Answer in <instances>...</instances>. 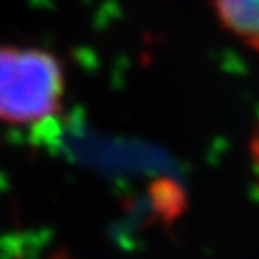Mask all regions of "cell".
Returning <instances> with one entry per match:
<instances>
[{
  "instance_id": "obj_1",
  "label": "cell",
  "mask_w": 259,
  "mask_h": 259,
  "mask_svg": "<svg viewBox=\"0 0 259 259\" xmlns=\"http://www.w3.org/2000/svg\"><path fill=\"white\" fill-rule=\"evenodd\" d=\"M65 75L48 50L0 47V121L14 127L40 125L62 110Z\"/></svg>"
},
{
  "instance_id": "obj_2",
  "label": "cell",
  "mask_w": 259,
  "mask_h": 259,
  "mask_svg": "<svg viewBox=\"0 0 259 259\" xmlns=\"http://www.w3.org/2000/svg\"><path fill=\"white\" fill-rule=\"evenodd\" d=\"M215 16L231 35L257 48V0H213Z\"/></svg>"
}]
</instances>
